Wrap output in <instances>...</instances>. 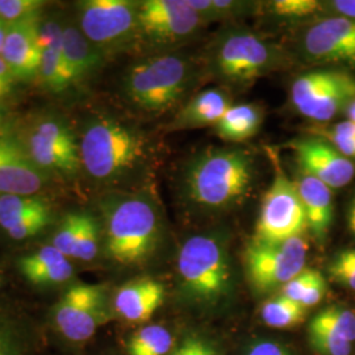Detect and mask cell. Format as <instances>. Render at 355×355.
I'll return each instance as SVG.
<instances>
[{"label":"cell","mask_w":355,"mask_h":355,"mask_svg":"<svg viewBox=\"0 0 355 355\" xmlns=\"http://www.w3.org/2000/svg\"><path fill=\"white\" fill-rule=\"evenodd\" d=\"M80 167L96 184L114 191H141L157 164V150L141 128L111 114L87 120L78 139Z\"/></svg>","instance_id":"1"},{"label":"cell","mask_w":355,"mask_h":355,"mask_svg":"<svg viewBox=\"0 0 355 355\" xmlns=\"http://www.w3.org/2000/svg\"><path fill=\"white\" fill-rule=\"evenodd\" d=\"M258 161L242 146H209L186 161L179 198L200 215H223L246 203L257 186Z\"/></svg>","instance_id":"2"},{"label":"cell","mask_w":355,"mask_h":355,"mask_svg":"<svg viewBox=\"0 0 355 355\" xmlns=\"http://www.w3.org/2000/svg\"><path fill=\"white\" fill-rule=\"evenodd\" d=\"M99 208L108 258L120 266L146 263L162 237L159 205L149 190L107 192Z\"/></svg>","instance_id":"3"},{"label":"cell","mask_w":355,"mask_h":355,"mask_svg":"<svg viewBox=\"0 0 355 355\" xmlns=\"http://www.w3.org/2000/svg\"><path fill=\"white\" fill-rule=\"evenodd\" d=\"M291 55L270 38L240 23L224 24L207 46L204 70L225 89H245L286 69Z\"/></svg>","instance_id":"4"},{"label":"cell","mask_w":355,"mask_h":355,"mask_svg":"<svg viewBox=\"0 0 355 355\" xmlns=\"http://www.w3.org/2000/svg\"><path fill=\"white\" fill-rule=\"evenodd\" d=\"M200 73L198 61L184 51L150 53L128 67L121 89L132 107L161 116L184 104Z\"/></svg>","instance_id":"5"},{"label":"cell","mask_w":355,"mask_h":355,"mask_svg":"<svg viewBox=\"0 0 355 355\" xmlns=\"http://www.w3.org/2000/svg\"><path fill=\"white\" fill-rule=\"evenodd\" d=\"M180 295L192 304L215 306L233 291V268L228 246L215 233L189 237L177 255Z\"/></svg>","instance_id":"6"},{"label":"cell","mask_w":355,"mask_h":355,"mask_svg":"<svg viewBox=\"0 0 355 355\" xmlns=\"http://www.w3.org/2000/svg\"><path fill=\"white\" fill-rule=\"evenodd\" d=\"M139 6L133 0H83L76 3V24L105 58L140 46Z\"/></svg>","instance_id":"7"},{"label":"cell","mask_w":355,"mask_h":355,"mask_svg":"<svg viewBox=\"0 0 355 355\" xmlns=\"http://www.w3.org/2000/svg\"><path fill=\"white\" fill-rule=\"evenodd\" d=\"M268 155L274 177L261 203L253 240L280 242L302 237L308 224L296 184L282 168L279 154L268 150Z\"/></svg>","instance_id":"8"},{"label":"cell","mask_w":355,"mask_h":355,"mask_svg":"<svg viewBox=\"0 0 355 355\" xmlns=\"http://www.w3.org/2000/svg\"><path fill=\"white\" fill-rule=\"evenodd\" d=\"M355 98V76L343 69H315L295 78L290 101L297 114L328 123Z\"/></svg>","instance_id":"9"},{"label":"cell","mask_w":355,"mask_h":355,"mask_svg":"<svg viewBox=\"0 0 355 355\" xmlns=\"http://www.w3.org/2000/svg\"><path fill=\"white\" fill-rule=\"evenodd\" d=\"M207 24L189 0H144L139 6L140 45L153 53L177 51L196 37Z\"/></svg>","instance_id":"10"},{"label":"cell","mask_w":355,"mask_h":355,"mask_svg":"<svg viewBox=\"0 0 355 355\" xmlns=\"http://www.w3.org/2000/svg\"><path fill=\"white\" fill-rule=\"evenodd\" d=\"M112 302L104 284L76 283L51 309L55 330L70 343H86L112 318Z\"/></svg>","instance_id":"11"},{"label":"cell","mask_w":355,"mask_h":355,"mask_svg":"<svg viewBox=\"0 0 355 355\" xmlns=\"http://www.w3.org/2000/svg\"><path fill=\"white\" fill-rule=\"evenodd\" d=\"M26 155L44 174L74 175L80 167L79 142L62 117L46 114L37 117L17 139Z\"/></svg>","instance_id":"12"},{"label":"cell","mask_w":355,"mask_h":355,"mask_svg":"<svg viewBox=\"0 0 355 355\" xmlns=\"http://www.w3.org/2000/svg\"><path fill=\"white\" fill-rule=\"evenodd\" d=\"M297 55L318 69L355 67V20L324 15L302 26Z\"/></svg>","instance_id":"13"},{"label":"cell","mask_w":355,"mask_h":355,"mask_svg":"<svg viewBox=\"0 0 355 355\" xmlns=\"http://www.w3.org/2000/svg\"><path fill=\"white\" fill-rule=\"evenodd\" d=\"M309 245L304 237L280 242H250L245 252L249 282L258 292L283 288L304 271Z\"/></svg>","instance_id":"14"},{"label":"cell","mask_w":355,"mask_h":355,"mask_svg":"<svg viewBox=\"0 0 355 355\" xmlns=\"http://www.w3.org/2000/svg\"><path fill=\"white\" fill-rule=\"evenodd\" d=\"M300 171L316 178L331 190L346 187L355 177L354 162L321 137L296 139L288 144Z\"/></svg>","instance_id":"15"},{"label":"cell","mask_w":355,"mask_h":355,"mask_svg":"<svg viewBox=\"0 0 355 355\" xmlns=\"http://www.w3.org/2000/svg\"><path fill=\"white\" fill-rule=\"evenodd\" d=\"M309 341L318 355L355 354V311L329 305L309 322Z\"/></svg>","instance_id":"16"},{"label":"cell","mask_w":355,"mask_h":355,"mask_svg":"<svg viewBox=\"0 0 355 355\" xmlns=\"http://www.w3.org/2000/svg\"><path fill=\"white\" fill-rule=\"evenodd\" d=\"M46 175L26 155L16 137H0V196L37 195Z\"/></svg>","instance_id":"17"},{"label":"cell","mask_w":355,"mask_h":355,"mask_svg":"<svg viewBox=\"0 0 355 355\" xmlns=\"http://www.w3.org/2000/svg\"><path fill=\"white\" fill-rule=\"evenodd\" d=\"M40 19L41 15L7 28L0 55L11 69L16 80L28 82L38 76L41 62V51L38 45Z\"/></svg>","instance_id":"18"},{"label":"cell","mask_w":355,"mask_h":355,"mask_svg":"<svg viewBox=\"0 0 355 355\" xmlns=\"http://www.w3.org/2000/svg\"><path fill=\"white\" fill-rule=\"evenodd\" d=\"M62 28L64 23L54 17H41L38 23L41 62L37 78L53 94H62L73 87L62 51Z\"/></svg>","instance_id":"19"},{"label":"cell","mask_w":355,"mask_h":355,"mask_svg":"<svg viewBox=\"0 0 355 355\" xmlns=\"http://www.w3.org/2000/svg\"><path fill=\"white\" fill-rule=\"evenodd\" d=\"M165 286L159 280L144 277L119 287L112 297V309L129 322H145L165 302Z\"/></svg>","instance_id":"20"},{"label":"cell","mask_w":355,"mask_h":355,"mask_svg":"<svg viewBox=\"0 0 355 355\" xmlns=\"http://www.w3.org/2000/svg\"><path fill=\"white\" fill-rule=\"evenodd\" d=\"M233 105L228 89L211 87L198 92L178 110L166 132H183L191 129L216 127Z\"/></svg>","instance_id":"21"},{"label":"cell","mask_w":355,"mask_h":355,"mask_svg":"<svg viewBox=\"0 0 355 355\" xmlns=\"http://www.w3.org/2000/svg\"><path fill=\"white\" fill-rule=\"evenodd\" d=\"M62 51L71 83L76 87L89 83L105 61V57L85 37L78 24L71 21L64 23Z\"/></svg>","instance_id":"22"},{"label":"cell","mask_w":355,"mask_h":355,"mask_svg":"<svg viewBox=\"0 0 355 355\" xmlns=\"http://www.w3.org/2000/svg\"><path fill=\"white\" fill-rule=\"evenodd\" d=\"M304 207L306 224L318 242H325L333 223V190L316 178L299 173L293 179Z\"/></svg>","instance_id":"23"},{"label":"cell","mask_w":355,"mask_h":355,"mask_svg":"<svg viewBox=\"0 0 355 355\" xmlns=\"http://www.w3.org/2000/svg\"><path fill=\"white\" fill-rule=\"evenodd\" d=\"M17 267L26 280L37 287L62 286L70 282L76 272L70 258L57 250L51 243L42 246L35 253L21 257Z\"/></svg>","instance_id":"24"},{"label":"cell","mask_w":355,"mask_h":355,"mask_svg":"<svg viewBox=\"0 0 355 355\" xmlns=\"http://www.w3.org/2000/svg\"><path fill=\"white\" fill-rule=\"evenodd\" d=\"M263 123V110L253 103L233 104L217 123L216 135L221 140L240 144L254 137Z\"/></svg>","instance_id":"25"},{"label":"cell","mask_w":355,"mask_h":355,"mask_svg":"<svg viewBox=\"0 0 355 355\" xmlns=\"http://www.w3.org/2000/svg\"><path fill=\"white\" fill-rule=\"evenodd\" d=\"M189 4L207 26L234 24L249 16H259L262 1L252 0H189Z\"/></svg>","instance_id":"26"},{"label":"cell","mask_w":355,"mask_h":355,"mask_svg":"<svg viewBox=\"0 0 355 355\" xmlns=\"http://www.w3.org/2000/svg\"><path fill=\"white\" fill-rule=\"evenodd\" d=\"M271 21L286 26H304L322 16L321 0H270L262 1L261 13Z\"/></svg>","instance_id":"27"},{"label":"cell","mask_w":355,"mask_h":355,"mask_svg":"<svg viewBox=\"0 0 355 355\" xmlns=\"http://www.w3.org/2000/svg\"><path fill=\"white\" fill-rule=\"evenodd\" d=\"M51 211V204L37 195L0 196V228L8 232L32 217Z\"/></svg>","instance_id":"28"},{"label":"cell","mask_w":355,"mask_h":355,"mask_svg":"<svg viewBox=\"0 0 355 355\" xmlns=\"http://www.w3.org/2000/svg\"><path fill=\"white\" fill-rule=\"evenodd\" d=\"M174 347L171 331L162 325H146L128 341V355H168Z\"/></svg>","instance_id":"29"},{"label":"cell","mask_w":355,"mask_h":355,"mask_svg":"<svg viewBox=\"0 0 355 355\" xmlns=\"http://www.w3.org/2000/svg\"><path fill=\"white\" fill-rule=\"evenodd\" d=\"M305 311L306 309L299 303L280 295L262 305L259 315L267 327L286 329L300 324L304 318Z\"/></svg>","instance_id":"30"},{"label":"cell","mask_w":355,"mask_h":355,"mask_svg":"<svg viewBox=\"0 0 355 355\" xmlns=\"http://www.w3.org/2000/svg\"><path fill=\"white\" fill-rule=\"evenodd\" d=\"M103 232L101 220L91 212L83 211L82 225L76 239L73 259L92 262L99 255L102 248Z\"/></svg>","instance_id":"31"},{"label":"cell","mask_w":355,"mask_h":355,"mask_svg":"<svg viewBox=\"0 0 355 355\" xmlns=\"http://www.w3.org/2000/svg\"><path fill=\"white\" fill-rule=\"evenodd\" d=\"M318 137L330 142L343 157L355 159V123L345 120L330 128H316Z\"/></svg>","instance_id":"32"},{"label":"cell","mask_w":355,"mask_h":355,"mask_svg":"<svg viewBox=\"0 0 355 355\" xmlns=\"http://www.w3.org/2000/svg\"><path fill=\"white\" fill-rule=\"evenodd\" d=\"M82 217L83 211L67 214L53 234L51 245L70 259H73L74 246L82 225Z\"/></svg>","instance_id":"33"},{"label":"cell","mask_w":355,"mask_h":355,"mask_svg":"<svg viewBox=\"0 0 355 355\" xmlns=\"http://www.w3.org/2000/svg\"><path fill=\"white\" fill-rule=\"evenodd\" d=\"M327 270L330 279L350 291H355V249H345L334 254Z\"/></svg>","instance_id":"34"},{"label":"cell","mask_w":355,"mask_h":355,"mask_svg":"<svg viewBox=\"0 0 355 355\" xmlns=\"http://www.w3.org/2000/svg\"><path fill=\"white\" fill-rule=\"evenodd\" d=\"M46 1L42 0H0V19L11 26L41 15Z\"/></svg>","instance_id":"35"},{"label":"cell","mask_w":355,"mask_h":355,"mask_svg":"<svg viewBox=\"0 0 355 355\" xmlns=\"http://www.w3.org/2000/svg\"><path fill=\"white\" fill-rule=\"evenodd\" d=\"M53 220H54V214L51 211L48 214L32 217L24 223H21L20 225L10 229L6 233L13 241H26L28 239L37 236L38 233H41L44 229L48 228L53 223Z\"/></svg>","instance_id":"36"},{"label":"cell","mask_w":355,"mask_h":355,"mask_svg":"<svg viewBox=\"0 0 355 355\" xmlns=\"http://www.w3.org/2000/svg\"><path fill=\"white\" fill-rule=\"evenodd\" d=\"M0 355H26V345L12 322L0 318Z\"/></svg>","instance_id":"37"},{"label":"cell","mask_w":355,"mask_h":355,"mask_svg":"<svg viewBox=\"0 0 355 355\" xmlns=\"http://www.w3.org/2000/svg\"><path fill=\"white\" fill-rule=\"evenodd\" d=\"M171 355H220L215 345L199 336L186 337Z\"/></svg>","instance_id":"38"},{"label":"cell","mask_w":355,"mask_h":355,"mask_svg":"<svg viewBox=\"0 0 355 355\" xmlns=\"http://www.w3.org/2000/svg\"><path fill=\"white\" fill-rule=\"evenodd\" d=\"M318 270L313 268H305L304 271H302L299 275H296L293 279L290 280L283 288H282V296L293 300L296 303L300 302L303 293L308 288V286L311 284V282L315 278Z\"/></svg>","instance_id":"39"},{"label":"cell","mask_w":355,"mask_h":355,"mask_svg":"<svg viewBox=\"0 0 355 355\" xmlns=\"http://www.w3.org/2000/svg\"><path fill=\"white\" fill-rule=\"evenodd\" d=\"M327 290H328L327 288V279L322 275V272L318 271L315 278L311 282V284L308 286V288L303 293L299 304L302 305L305 309L318 305L324 299Z\"/></svg>","instance_id":"40"},{"label":"cell","mask_w":355,"mask_h":355,"mask_svg":"<svg viewBox=\"0 0 355 355\" xmlns=\"http://www.w3.org/2000/svg\"><path fill=\"white\" fill-rule=\"evenodd\" d=\"M321 11L322 16H343L355 20V0H321Z\"/></svg>","instance_id":"41"},{"label":"cell","mask_w":355,"mask_h":355,"mask_svg":"<svg viewBox=\"0 0 355 355\" xmlns=\"http://www.w3.org/2000/svg\"><path fill=\"white\" fill-rule=\"evenodd\" d=\"M246 355H293L291 352L280 345L279 343L275 341H259V343H254L250 346V349L248 350Z\"/></svg>","instance_id":"42"},{"label":"cell","mask_w":355,"mask_h":355,"mask_svg":"<svg viewBox=\"0 0 355 355\" xmlns=\"http://www.w3.org/2000/svg\"><path fill=\"white\" fill-rule=\"evenodd\" d=\"M15 82H16V78L13 76L11 69L0 55V101L10 96V94L12 92L15 87Z\"/></svg>","instance_id":"43"},{"label":"cell","mask_w":355,"mask_h":355,"mask_svg":"<svg viewBox=\"0 0 355 355\" xmlns=\"http://www.w3.org/2000/svg\"><path fill=\"white\" fill-rule=\"evenodd\" d=\"M345 114H346V117H347V120H350V121H353L355 123V98L352 101V102L347 104V107L345 108Z\"/></svg>","instance_id":"44"},{"label":"cell","mask_w":355,"mask_h":355,"mask_svg":"<svg viewBox=\"0 0 355 355\" xmlns=\"http://www.w3.org/2000/svg\"><path fill=\"white\" fill-rule=\"evenodd\" d=\"M7 28H8V26L0 19V53H1L3 45H4V40H6V35H7Z\"/></svg>","instance_id":"45"},{"label":"cell","mask_w":355,"mask_h":355,"mask_svg":"<svg viewBox=\"0 0 355 355\" xmlns=\"http://www.w3.org/2000/svg\"><path fill=\"white\" fill-rule=\"evenodd\" d=\"M353 223H355V200L352 204V208L349 212V224H353Z\"/></svg>","instance_id":"46"},{"label":"cell","mask_w":355,"mask_h":355,"mask_svg":"<svg viewBox=\"0 0 355 355\" xmlns=\"http://www.w3.org/2000/svg\"><path fill=\"white\" fill-rule=\"evenodd\" d=\"M3 127H4V112H3V110L0 108V137H1Z\"/></svg>","instance_id":"47"},{"label":"cell","mask_w":355,"mask_h":355,"mask_svg":"<svg viewBox=\"0 0 355 355\" xmlns=\"http://www.w3.org/2000/svg\"><path fill=\"white\" fill-rule=\"evenodd\" d=\"M349 227H350V229H352V230L355 233V223H353V224H349Z\"/></svg>","instance_id":"48"},{"label":"cell","mask_w":355,"mask_h":355,"mask_svg":"<svg viewBox=\"0 0 355 355\" xmlns=\"http://www.w3.org/2000/svg\"><path fill=\"white\" fill-rule=\"evenodd\" d=\"M0 287H1V278H0Z\"/></svg>","instance_id":"49"}]
</instances>
